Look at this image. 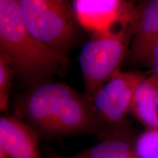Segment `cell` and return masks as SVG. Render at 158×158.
I'll return each instance as SVG.
<instances>
[{"instance_id": "1", "label": "cell", "mask_w": 158, "mask_h": 158, "mask_svg": "<svg viewBox=\"0 0 158 158\" xmlns=\"http://www.w3.org/2000/svg\"><path fill=\"white\" fill-rule=\"evenodd\" d=\"M0 56L15 76L33 86L48 81L68 63L67 57L51 50L27 30L18 0H0Z\"/></svg>"}, {"instance_id": "17", "label": "cell", "mask_w": 158, "mask_h": 158, "mask_svg": "<svg viewBox=\"0 0 158 158\" xmlns=\"http://www.w3.org/2000/svg\"><path fill=\"white\" fill-rule=\"evenodd\" d=\"M133 158H136V156H135V157H133Z\"/></svg>"}, {"instance_id": "6", "label": "cell", "mask_w": 158, "mask_h": 158, "mask_svg": "<svg viewBox=\"0 0 158 158\" xmlns=\"http://www.w3.org/2000/svg\"><path fill=\"white\" fill-rule=\"evenodd\" d=\"M0 158H40L36 134L13 116L0 118Z\"/></svg>"}, {"instance_id": "15", "label": "cell", "mask_w": 158, "mask_h": 158, "mask_svg": "<svg viewBox=\"0 0 158 158\" xmlns=\"http://www.w3.org/2000/svg\"><path fill=\"white\" fill-rule=\"evenodd\" d=\"M58 158H86L83 152L78 154L76 156H73V157H59Z\"/></svg>"}, {"instance_id": "12", "label": "cell", "mask_w": 158, "mask_h": 158, "mask_svg": "<svg viewBox=\"0 0 158 158\" xmlns=\"http://www.w3.org/2000/svg\"><path fill=\"white\" fill-rule=\"evenodd\" d=\"M15 76L14 71L8 62L0 56V109H6L10 92L12 80Z\"/></svg>"}, {"instance_id": "5", "label": "cell", "mask_w": 158, "mask_h": 158, "mask_svg": "<svg viewBox=\"0 0 158 158\" xmlns=\"http://www.w3.org/2000/svg\"><path fill=\"white\" fill-rule=\"evenodd\" d=\"M72 5L78 24L93 34L120 23L135 24L137 17L133 3L121 0H76Z\"/></svg>"}, {"instance_id": "2", "label": "cell", "mask_w": 158, "mask_h": 158, "mask_svg": "<svg viewBox=\"0 0 158 158\" xmlns=\"http://www.w3.org/2000/svg\"><path fill=\"white\" fill-rule=\"evenodd\" d=\"M133 31L134 24L120 23L107 31L94 33L83 45L79 64L84 79L85 96L89 102L102 85L119 71Z\"/></svg>"}, {"instance_id": "16", "label": "cell", "mask_w": 158, "mask_h": 158, "mask_svg": "<svg viewBox=\"0 0 158 158\" xmlns=\"http://www.w3.org/2000/svg\"><path fill=\"white\" fill-rule=\"evenodd\" d=\"M157 113H158V94H157Z\"/></svg>"}, {"instance_id": "14", "label": "cell", "mask_w": 158, "mask_h": 158, "mask_svg": "<svg viewBox=\"0 0 158 158\" xmlns=\"http://www.w3.org/2000/svg\"><path fill=\"white\" fill-rule=\"evenodd\" d=\"M147 64L151 66L153 72L152 76L158 80V41L152 48Z\"/></svg>"}, {"instance_id": "4", "label": "cell", "mask_w": 158, "mask_h": 158, "mask_svg": "<svg viewBox=\"0 0 158 158\" xmlns=\"http://www.w3.org/2000/svg\"><path fill=\"white\" fill-rule=\"evenodd\" d=\"M73 89L68 85L47 81L33 86L20 104L26 119L46 135H56L67 99Z\"/></svg>"}, {"instance_id": "8", "label": "cell", "mask_w": 158, "mask_h": 158, "mask_svg": "<svg viewBox=\"0 0 158 158\" xmlns=\"http://www.w3.org/2000/svg\"><path fill=\"white\" fill-rule=\"evenodd\" d=\"M135 73L118 71L102 85L90 101L98 120L114 126L122 120L116 110V102L122 92L139 76Z\"/></svg>"}, {"instance_id": "7", "label": "cell", "mask_w": 158, "mask_h": 158, "mask_svg": "<svg viewBox=\"0 0 158 158\" xmlns=\"http://www.w3.org/2000/svg\"><path fill=\"white\" fill-rule=\"evenodd\" d=\"M133 37L130 58L135 62L148 63L152 48L158 41V0L141 4L138 9Z\"/></svg>"}, {"instance_id": "3", "label": "cell", "mask_w": 158, "mask_h": 158, "mask_svg": "<svg viewBox=\"0 0 158 158\" xmlns=\"http://www.w3.org/2000/svg\"><path fill=\"white\" fill-rule=\"evenodd\" d=\"M18 3L30 34L67 57L77 35L76 19L69 4L61 0H18Z\"/></svg>"}, {"instance_id": "10", "label": "cell", "mask_w": 158, "mask_h": 158, "mask_svg": "<svg viewBox=\"0 0 158 158\" xmlns=\"http://www.w3.org/2000/svg\"><path fill=\"white\" fill-rule=\"evenodd\" d=\"M86 158H133L135 151L129 142L120 136L107 138L83 152Z\"/></svg>"}, {"instance_id": "9", "label": "cell", "mask_w": 158, "mask_h": 158, "mask_svg": "<svg viewBox=\"0 0 158 158\" xmlns=\"http://www.w3.org/2000/svg\"><path fill=\"white\" fill-rule=\"evenodd\" d=\"M158 80L155 77L144 78L138 84L130 110L149 130L158 129L157 97Z\"/></svg>"}, {"instance_id": "13", "label": "cell", "mask_w": 158, "mask_h": 158, "mask_svg": "<svg viewBox=\"0 0 158 158\" xmlns=\"http://www.w3.org/2000/svg\"><path fill=\"white\" fill-rule=\"evenodd\" d=\"M144 78V77L141 75L137 78L135 79L133 82L130 84L127 88L124 89L118 98L116 102V110H117L118 115L122 120H123L124 116L131 108L132 103H133L134 96H135V91L140 82Z\"/></svg>"}, {"instance_id": "11", "label": "cell", "mask_w": 158, "mask_h": 158, "mask_svg": "<svg viewBox=\"0 0 158 158\" xmlns=\"http://www.w3.org/2000/svg\"><path fill=\"white\" fill-rule=\"evenodd\" d=\"M136 158H158V129L141 134L135 144Z\"/></svg>"}]
</instances>
